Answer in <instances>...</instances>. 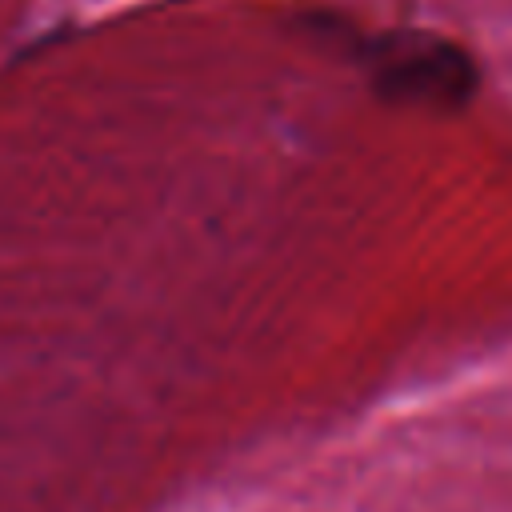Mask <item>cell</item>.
<instances>
[{
    "mask_svg": "<svg viewBox=\"0 0 512 512\" xmlns=\"http://www.w3.org/2000/svg\"><path fill=\"white\" fill-rule=\"evenodd\" d=\"M364 60L380 96L400 104L460 108L476 92V64L444 36L400 28L364 44Z\"/></svg>",
    "mask_w": 512,
    "mask_h": 512,
    "instance_id": "6da1fadb",
    "label": "cell"
}]
</instances>
